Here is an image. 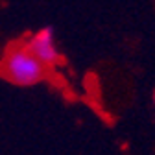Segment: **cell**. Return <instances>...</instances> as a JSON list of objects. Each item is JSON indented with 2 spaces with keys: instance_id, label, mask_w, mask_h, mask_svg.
<instances>
[{
  "instance_id": "6da1fadb",
  "label": "cell",
  "mask_w": 155,
  "mask_h": 155,
  "mask_svg": "<svg viewBox=\"0 0 155 155\" xmlns=\"http://www.w3.org/2000/svg\"><path fill=\"white\" fill-rule=\"evenodd\" d=\"M46 67L26 48V45L11 46L0 63V72L8 81L18 87H31L46 78Z\"/></svg>"
},
{
  "instance_id": "7a4b0ae2",
  "label": "cell",
  "mask_w": 155,
  "mask_h": 155,
  "mask_svg": "<svg viewBox=\"0 0 155 155\" xmlns=\"http://www.w3.org/2000/svg\"><path fill=\"white\" fill-rule=\"evenodd\" d=\"M24 45L46 68H54V67L59 65L61 52H59V46H57L55 35L50 28L35 31Z\"/></svg>"
},
{
  "instance_id": "3957f363",
  "label": "cell",
  "mask_w": 155,
  "mask_h": 155,
  "mask_svg": "<svg viewBox=\"0 0 155 155\" xmlns=\"http://www.w3.org/2000/svg\"><path fill=\"white\" fill-rule=\"evenodd\" d=\"M151 102H153V109H155V91H153V96H151Z\"/></svg>"
}]
</instances>
